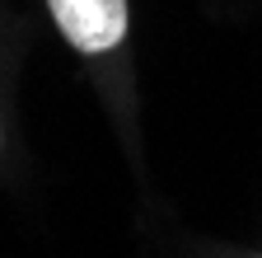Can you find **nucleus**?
I'll list each match as a JSON object with an SVG mask.
<instances>
[{
  "instance_id": "1",
  "label": "nucleus",
  "mask_w": 262,
  "mask_h": 258,
  "mask_svg": "<svg viewBox=\"0 0 262 258\" xmlns=\"http://www.w3.org/2000/svg\"><path fill=\"white\" fill-rule=\"evenodd\" d=\"M66 43L80 52H108L126 33V0H47Z\"/></svg>"
}]
</instances>
